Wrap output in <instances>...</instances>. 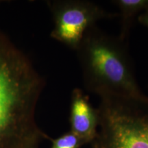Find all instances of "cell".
<instances>
[{
  "label": "cell",
  "mask_w": 148,
  "mask_h": 148,
  "mask_svg": "<svg viewBox=\"0 0 148 148\" xmlns=\"http://www.w3.org/2000/svg\"><path fill=\"white\" fill-rule=\"evenodd\" d=\"M53 23L51 37L76 50L86 31L103 18L119 17L96 3L85 0H57L47 1Z\"/></svg>",
  "instance_id": "4"
},
{
  "label": "cell",
  "mask_w": 148,
  "mask_h": 148,
  "mask_svg": "<svg viewBox=\"0 0 148 148\" xmlns=\"http://www.w3.org/2000/svg\"><path fill=\"white\" fill-rule=\"evenodd\" d=\"M138 20L142 25L148 27V9L138 16Z\"/></svg>",
  "instance_id": "8"
},
{
  "label": "cell",
  "mask_w": 148,
  "mask_h": 148,
  "mask_svg": "<svg viewBox=\"0 0 148 148\" xmlns=\"http://www.w3.org/2000/svg\"><path fill=\"white\" fill-rule=\"evenodd\" d=\"M118 7L121 17V30L118 36L127 42L132 21L136 14L148 9V0H115L112 1Z\"/></svg>",
  "instance_id": "6"
},
{
  "label": "cell",
  "mask_w": 148,
  "mask_h": 148,
  "mask_svg": "<svg viewBox=\"0 0 148 148\" xmlns=\"http://www.w3.org/2000/svg\"><path fill=\"white\" fill-rule=\"evenodd\" d=\"M51 148H80L86 145L84 142L73 132H69L64 133L59 137L52 139Z\"/></svg>",
  "instance_id": "7"
},
{
  "label": "cell",
  "mask_w": 148,
  "mask_h": 148,
  "mask_svg": "<svg viewBox=\"0 0 148 148\" xmlns=\"http://www.w3.org/2000/svg\"><path fill=\"white\" fill-rule=\"evenodd\" d=\"M100 99L97 132L90 148H148V98Z\"/></svg>",
  "instance_id": "3"
},
{
  "label": "cell",
  "mask_w": 148,
  "mask_h": 148,
  "mask_svg": "<svg viewBox=\"0 0 148 148\" xmlns=\"http://www.w3.org/2000/svg\"><path fill=\"white\" fill-rule=\"evenodd\" d=\"M69 123L70 131L85 144H90L97 134L99 123L97 109L92 106L88 95L79 88H74L71 93Z\"/></svg>",
  "instance_id": "5"
},
{
  "label": "cell",
  "mask_w": 148,
  "mask_h": 148,
  "mask_svg": "<svg viewBox=\"0 0 148 148\" xmlns=\"http://www.w3.org/2000/svg\"><path fill=\"white\" fill-rule=\"evenodd\" d=\"M75 51L88 91L99 97H148L136 81L127 42L107 34L95 25L86 31Z\"/></svg>",
  "instance_id": "2"
},
{
  "label": "cell",
  "mask_w": 148,
  "mask_h": 148,
  "mask_svg": "<svg viewBox=\"0 0 148 148\" xmlns=\"http://www.w3.org/2000/svg\"><path fill=\"white\" fill-rule=\"evenodd\" d=\"M44 86L30 60L0 31V148H38L50 139L35 119Z\"/></svg>",
  "instance_id": "1"
}]
</instances>
